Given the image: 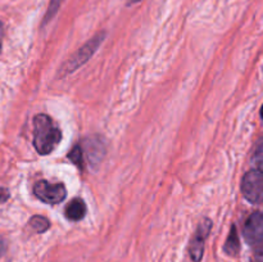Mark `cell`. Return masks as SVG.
<instances>
[{"label": "cell", "instance_id": "obj_1", "mask_svg": "<svg viewBox=\"0 0 263 262\" xmlns=\"http://www.w3.org/2000/svg\"><path fill=\"white\" fill-rule=\"evenodd\" d=\"M62 133L48 115L35 116L33 118V145L41 156L50 154L61 143Z\"/></svg>", "mask_w": 263, "mask_h": 262}, {"label": "cell", "instance_id": "obj_2", "mask_svg": "<svg viewBox=\"0 0 263 262\" xmlns=\"http://www.w3.org/2000/svg\"><path fill=\"white\" fill-rule=\"evenodd\" d=\"M105 39V32H99L94 36V38L90 39L89 41L84 44L63 66L61 67V74L62 76H66V74L72 73V72L77 71L80 67L84 66L90 58L95 54V51L98 50L102 43Z\"/></svg>", "mask_w": 263, "mask_h": 262}, {"label": "cell", "instance_id": "obj_3", "mask_svg": "<svg viewBox=\"0 0 263 262\" xmlns=\"http://www.w3.org/2000/svg\"><path fill=\"white\" fill-rule=\"evenodd\" d=\"M241 192L251 203L263 202V171L252 170L247 172L241 182Z\"/></svg>", "mask_w": 263, "mask_h": 262}, {"label": "cell", "instance_id": "obj_4", "mask_svg": "<svg viewBox=\"0 0 263 262\" xmlns=\"http://www.w3.org/2000/svg\"><path fill=\"white\" fill-rule=\"evenodd\" d=\"M33 193L41 202L49 203V204L61 203L67 197V190L63 184H61V182L59 184H51V182L45 181V180L36 182L35 186H33Z\"/></svg>", "mask_w": 263, "mask_h": 262}, {"label": "cell", "instance_id": "obj_5", "mask_svg": "<svg viewBox=\"0 0 263 262\" xmlns=\"http://www.w3.org/2000/svg\"><path fill=\"white\" fill-rule=\"evenodd\" d=\"M211 229H212V221L204 218L202 222L198 226L197 231H195L194 238L192 239L190 243V257L194 262H199L202 259L203 253H204V241L207 239L208 234H210Z\"/></svg>", "mask_w": 263, "mask_h": 262}, {"label": "cell", "instance_id": "obj_6", "mask_svg": "<svg viewBox=\"0 0 263 262\" xmlns=\"http://www.w3.org/2000/svg\"><path fill=\"white\" fill-rule=\"evenodd\" d=\"M82 152L87 157V161L91 166H98L103 161L105 156V143L99 136H90L86 138L82 143Z\"/></svg>", "mask_w": 263, "mask_h": 262}, {"label": "cell", "instance_id": "obj_7", "mask_svg": "<svg viewBox=\"0 0 263 262\" xmlns=\"http://www.w3.org/2000/svg\"><path fill=\"white\" fill-rule=\"evenodd\" d=\"M244 238L249 244H259L263 241V215L254 212L249 216L244 226Z\"/></svg>", "mask_w": 263, "mask_h": 262}, {"label": "cell", "instance_id": "obj_8", "mask_svg": "<svg viewBox=\"0 0 263 262\" xmlns=\"http://www.w3.org/2000/svg\"><path fill=\"white\" fill-rule=\"evenodd\" d=\"M86 215V204L82 199L71 200L66 207V216L71 221H80Z\"/></svg>", "mask_w": 263, "mask_h": 262}, {"label": "cell", "instance_id": "obj_9", "mask_svg": "<svg viewBox=\"0 0 263 262\" xmlns=\"http://www.w3.org/2000/svg\"><path fill=\"white\" fill-rule=\"evenodd\" d=\"M239 251V238L238 234H236L235 226L231 228V233L229 235L228 240L225 244V252L229 254H236Z\"/></svg>", "mask_w": 263, "mask_h": 262}, {"label": "cell", "instance_id": "obj_10", "mask_svg": "<svg viewBox=\"0 0 263 262\" xmlns=\"http://www.w3.org/2000/svg\"><path fill=\"white\" fill-rule=\"evenodd\" d=\"M30 226L36 233H45L50 226V222L44 216H33L30 220Z\"/></svg>", "mask_w": 263, "mask_h": 262}, {"label": "cell", "instance_id": "obj_11", "mask_svg": "<svg viewBox=\"0 0 263 262\" xmlns=\"http://www.w3.org/2000/svg\"><path fill=\"white\" fill-rule=\"evenodd\" d=\"M63 2H64V0H50V3H49L48 10H46V14H45V17H44L43 26H45L46 23H49L51 20H53L54 15L58 13L61 5L63 4Z\"/></svg>", "mask_w": 263, "mask_h": 262}, {"label": "cell", "instance_id": "obj_12", "mask_svg": "<svg viewBox=\"0 0 263 262\" xmlns=\"http://www.w3.org/2000/svg\"><path fill=\"white\" fill-rule=\"evenodd\" d=\"M68 158L76 164L80 169H84V152H82V148L80 145L73 146L71 152L68 154Z\"/></svg>", "mask_w": 263, "mask_h": 262}, {"label": "cell", "instance_id": "obj_13", "mask_svg": "<svg viewBox=\"0 0 263 262\" xmlns=\"http://www.w3.org/2000/svg\"><path fill=\"white\" fill-rule=\"evenodd\" d=\"M253 159H254V163H256V166L258 167V170L263 171V144H261V145L258 146V149H257Z\"/></svg>", "mask_w": 263, "mask_h": 262}, {"label": "cell", "instance_id": "obj_14", "mask_svg": "<svg viewBox=\"0 0 263 262\" xmlns=\"http://www.w3.org/2000/svg\"><path fill=\"white\" fill-rule=\"evenodd\" d=\"M254 262H263V246L257 249L256 254H254Z\"/></svg>", "mask_w": 263, "mask_h": 262}, {"label": "cell", "instance_id": "obj_15", "mask_svg": "<svg viewBox=\"0 0 263 262\" xmlns=\"http://www.w3.org/2000/svg\"><path fill=\"white\" fill-rule=\"evenodd\" d=\"M3 36H4V26L0 22V51H2V44H3Z\"/></svg>", "mask_w": 263, "mask_h": 262}, {"label": "cell", "instance_id": "obj_16", "mask_svg": "<svg viewBox=\"0 0 263 262\" xmlns=\"http://www.w3.org/2000/svg\"><path fill=\"white\" fill-rule=\"evenodd\" d=\"M4 251H5V243L2 240V239H0V256L4 253Z\"/></svg>", "mask_w": 263, "mask_h": 262}, {"label": "cell", "instance_id": "obj_17", "mask_svg": "<svg viewBox=\"0 0 263 262\" xmlns=\"http://www.w3.org/2000/svg\"><path fill=\"white\" fill-rule=\"evenodd\" d=\"M139 2H141V0H127V5H134Z\"/></svg>", "mask_w": 263, "mask_h": 262}, {"label": "cell", "instance_id": "obj_18", "mask_svg": "<svg viewBox=\"0 0 263 262\" xmlns=\"http://www.w3.org/2000/svg\"><path fill=\"white\" fill-rule=\"evenodd\" d=\"M261 116H262V118H263V105H262V109H261Z\"/></svg>", "mask_w": 263, "mask_h": 262}]
</instances>
